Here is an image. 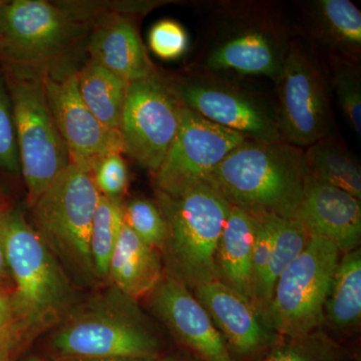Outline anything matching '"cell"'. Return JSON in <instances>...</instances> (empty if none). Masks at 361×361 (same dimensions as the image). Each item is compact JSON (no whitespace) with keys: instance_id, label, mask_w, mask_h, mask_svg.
<instances>
[{"instance_id":"obj_1","label":"cell","mask_w":361,"mask_h":361,"mask_svg":"<svg viewBox=\"0 0 361 361\" xmlns=\"http://www.w3.org/2000/svg\"><path fill=\"white\" fill-rule=\"evenodd\" d=\"M284 11L268 1L216 4L195 71L230 78L265 77L275 85L292 42Z\"/></svg>"},{"instance_id":"obj_2","label":"cell","mask_w":361,"mask_h":361,"mask_svg":"<svg viewBox=\"0 0 361 361\" xmlns=\"http://www.w3.org/2000/svg\"><path fill=\"white\" fill-rule=\"evenodd\" d=\"M308 178L304 149L285 142L247 140L226 157L207 182L230 205L246 212L294 219Z\"/></svg>"},{"instance_id":"obj_3","label":"cell","mask_w":361,"mask_h":361,"mask_svg":"<svg viewBox=\"0 0 361 361\" xmlns=\"http://www.w3.org/2000/svg\"><path fill=\"white\" fill-rule=\"evenodd\" d=\"M49 348L52 360L161 355L139 302L111 285L78 302L54 327Z\"/></svg>"},{"instance_id":"obj_4","label":"cell","mask_w":361,"mask_h":361,"mask_svg":"<svg viewBox=\"0 0 361 361\" xmlns=\"http://www.w3.org/2000/svg\"><path fill=\"white\" fill-rule=\"evenodd\" d=\"M155 193L167 224L161 251L165 275L191 291L218 280L216 252L231 205L208 182L178 193Z\"/></svg>"},{"instance_id":"obj_5","label":"cell","mask_w":361,"mask_h":361,"mask_svg":"<svg viewBox=\"0 0 361 361\" xmlns=\"http://www.w3.org/2000/svg\"><path fill=\"white\" fill-rule=\"evenodd\" d=\"M99 198L92 173L71 161L30 207V224L75 287L102 285L90 253V232Z\"/></svg>"},{"instance_id":"obj_6","label":"cell","mask_w":361,"mask_h":361,"mask_svg":"<svg viewBox=\"0 0 361 361\" xmlns=\"http://www.w3.org/2000/svg\"><path fill=\"white\" fill-rule=\"evenodd\" d=\"M4 228L14 295L37 338L77 305V287L21 209L4 208Z\"/></svg>"},{"instance_id":"obj_7","label":"cell","mask_w":361,"mask_h":361,"mask_svg":"<svg viewBox=\"0 0 361 361\" xmlns=\"http://www.w3.org/2000/svg\"><path fill=\"white\" fill-rule=\"evenodd\" d=\"M4 71L13 106L20 173L30 208L70 166V152L49 110L44 75L6 66Z\"/></svg>"},{"instance_id":"obj_8","label":"cell","mask_w":361,"mask_h":361,"mask_svg":"<svg viewBox=\"0 0 361 361\" xmlns=\"http://www.w3.org/2000/svg\"><path fill=\"white\" fill-rule=\"evenodd\" d=\"M89 28L59 4L7 1L0 33V61L16 70L44 75L68 65L66 56Z\"/></svg>"},{"instance_id":"obj_9","label":"cell","mask_w":361,"mask_h":361,"mask_svg":"<svg viewBox=\"0 0 361 361\" xmlns=\"http://www.w3.org/2000/svg\"><path fill=\"white\" fill-rule=\"evenodd\" d=\"M341 254L332 242L311 237L273 289L262 315L271 331L289 339H301L322 324L325 300Z\"/></svg>"},{"instance_id":"obj_10","label":"cell","mask_w":361,"mask_h":361,"mask_svg":"<svg viewBox=\"0 0 361 361\" xmlns=\"http://www.w3.org/2000/svg\"><path fill=\"white\" fill-rule=\"evenodd\" d=\"M166 78L186 108L210 122L250 141L283 142L276 104L239 78L197 71L184 77Z\"/></svg>"},{"instance_id":"obj_11","label":"cell","mask_w":361,"mask_h":361,"mask_svg":"<svg viewBox=\"0 0 361 361\" xmlns=\"http://www.w3.org/2000/svg\"><path fill=\"white\" fill-rule=\"evenodd\" d=\"M329 85V75L310 45L292 40L276 84L283 142L306 149L331 134Z\"/></svg>"},{"instance_id":"obj_12","label":"cell","mask_w":361,"mask_h":361,"mask_svg":"<svg viewBox=\"0 0 361 361\" xmlns=\"http://www.w3.org/2000/svg\"><path fill=\"white\" fill-rule=\"evenodd\" d=\"M185 106L159 73L130 82L120 126L123 153L155 175L174 141Z\"/></svg>"},{"instance_id":"obj_13","label":"cell","mask_w":361,"mask_h":361,"mask_svg":"<svg viewBox=\"0 0 361 361\" xmlns=\"http://www.w3.org/2000/svg\"><path fill=\"white\" fill-rule=\"evenodd\" d=\"M247 140L185 106L174 141L153 176L155 190L174 194L207 182L226 157Z\"/></svg>"},{"instance_id":"obj_14","label":"cell","mask_w":361,"mask_h":361,"mask_svg":"<svg viewBox=\"0 0 361 361\" xmlns=\"http://www.w3.org/2000/svg\"><path fill=\"white\" fill-rule=\"evenodd\" d=\"M44 85L49 110L71 163L92 173V165L102 157L123 153L120 135L104 128L82 101L77 70L65 65L47 71Z\"/></svg>"},{"instance_id":"obj_15","label":"cell","mask_w":361,"mask_h":361,"mask_svg":"<svg viewBox=\"0 0 361 361\" xmlns=\"http://www.w3.org/2000/svg\"><path fill=\"white\" fill-rule=\"evenodd\" d=\"M148 299L152 312L190 356L198 361H234L210 315L185 285L164 275Z\"/></svg>"},{"instance_id":"obj_16","label":"cell","mask_w":361,"mask_h":361,"mask_svg":"<svg viewBox=\"0 0 361 361\" xmlns=\"http://www.w3.org/2000/svg\"><path fill=\"white\" fill-rule=\"evenodd\" d=\"M294 220L311 237L332 242L342 254L360 248V199L329 183L310 175Z\"/></svg>"},{"instance_id":"obj_17","label":"cell","mask_w":361,"mask_h":361,"mask_svg":"<svg viewBox=\"0 0 361 361\" xmlns=\"http://www.w3.org/2000/svg\"><path fill=\"white\" fill-rule=\"evenodd\" d=\"M192 292L210 315L231 353L249 357L269 345L271 330L257 310L227 285L213 280Z\"/></svg>"},{"instance_id":"obj_18","label":"cell","mask_w":361,"mask_h":361,"mask_svg":"<svg viewBox=\"0 0 361 361\" xmlns=\"http://www.w3.org/2000/svg\"><path fill=\"white\" fill-rule=\"evenodd\" d=\"M90 30L87 45L90 61L104 66L128 84L158 73L130 16L103 14L94 20Z\"/></svg>"},{"instance_id":"obj_19","label":"cell","mask_w":361,"mask_h":361,"mask_svg":"<svg viewBox=\"0 0 361 361\" xmlns=\"http://www.w3.org/2000/svg\"><path fill=\"white\" fill-rule=\"evenodd\" d=\"M258 223L257 216L230 206L215 259L218 280L252 305L253 250Z\"/></svg>"},{"instance_id":"obj_20","label":"cell","mask_w":361,"mask_h":361,"mask_svg":"<svg viewBox=\"0 0 361 361\" xmlns=\"http://www.w3.org/2000/svg\"><path fill=\"white\" fill-rule=\"evenodd\" d=\"M306 26L314 44L331 59L357 65L361 54V13L350 0H314L304 4Z\"/></svg>"},{"instance_id":"obj_21","label":"cell","mask_w":361,"mask_h":361,"mask_svg":"<svg viewBox=\"0 0 361 361\" xmlns=\"http://www.w3.org/2000/svg\"><path fill=\"white\" fill-rule=\"evenodd\" d=\"M164 275L161 252L142 241L123 223L109 266L108 285L139 302L155 290Z\"/></svg>"},{"instance_id":"obj_22","label":"cell","mask_w":361,"mask_h":361,"mask_svg":"<svg viewBox=\"0 0 361 361\" xmlns=\"http://www.w3.org/2000/svg\"><path fill=\"white\" fill-rule=\"evenodd\" d=\"M78 85L85 106L99 123L120 135L129 84L94 61L78 71Z\"/></svg>"},{"instance_id":"obj_23","label":"cell","mask_w":361,"mask_h":361,"mask_svg":"<svg viewBox=\"0 0 361 361\" xmlns=\"http://www.w3.org/2000/svg\"><path fill=\"white\" fill-rule=\"evenodd\" d=\"M337 331H349L361 319L360 248L343 253L334 271L324 305V320Z\"/></svg>"},{"instance_id":"obj_24","label":"cell","mask_w":361,"mask_h":361,"mask_svg":"<svg viewBox=\"0 0 361 361\" xmlns=\"http://www.w3.org/2000/svg\"><path fill=\"white\" fill-rule=\"evenodd\" d=\"M304 158L311 177L361 199V170L341 142L331 135L304 149Z\"/></svg>"},{"instance_id":"obj_25","label":"cell","mask_w":361,"mask_h":361,"mask_svg":"<svg viewBox=\"0 0 361 361\" xmlns=\"http://www.w3.org/2000/svg\"><path fill=\"white\" fill-rule=\"evenodd\" d=\"M310 239V235L300 223L279 218L267 267L254 296V307L261 318L270 302L278 278L302 253Z\"/></svg>"},{"instance_id":"obj_26","label":"cell","mask_w":361,"mask_h":361,"mask_svg":"<svg viewBox=\"0 0 361 361\" xmlns=\"http://www.w3.org/2000/svg\"><path fill=\"white\" fill-rule=\"evenodd\" d=\"M123 203V200L101 196L92 221L90 253L97 276L104 285L108 284L111 255L122 232Z\"/></svg>"},{"instance_id":"obj_27","label":"cell","mask_w":361,"mask_h":361,"mask_svg":"<svg viewBox=\"0 0 361 361\" xmlns=\"http://www.w3.org/2000/svg\"><path fill=\"white\" fill-rule=\"evenodd\" d=\"M123 219L142 241L161 251L167 239V224L156 201L134 198L123 202Z\"/></svg>"},{"instance_id":"obj_28","label":"cell","mask_w":361,"mask_h":361,"mask_svg":"<svg viewBox=\"0 0 361 361\" xmlns=\"http://www.w3.org/2000/svg\"><path fill=\"white\" fill-rule=\"evenodd\" d=\"M35 339L14 290L0 288V351L16 357Z\"/></svg>"},{"instance_id":"obj_29","label":"cell","mask_w":361,"mask_h":361,"mask_svg":"<svg viewBox=\"0 0 361 361\" xmlns=\"http://www.w3.org/2000/svg\"><path fill=\"white\" fill-rule=\"evenodd\" d=\"M331 82L339 106L356 134H361V78L355 63L331 59Z\"/></svg>"},{"instance_id":"obj_30","label":"cell","mask_w":361,"mask_h":361,"mask_svg":"<svg viewBox=\"0 0 361 361\" xmlns=\"http://www.w3.org/2000/svg\"><path fill=\"white\" fill-rule=\"evenodd\" d=\"M121 152L102 157L92 167V176L101 196L123 200L129 186V171Z\"/></svg>"},{"instance_id":"obj_31","label":"cell","mask_w":361,"mask_h":361,"mask_svg":"<svg viewBox=\"0 0 361 361\" xmlns=\"http://www.w3.org/2000/svg\"><path fill=\"white\" fill-rule=\"evenodd\" d=\"M149 47L158 58L176 61L186 54L189 37L184 26L173 20H161L152 26Z\"/></svg>"},{"instance_id":"obj_32","label":"cell","mask_w":361,"mask_h":361,"mask_svg":"<svg viewBox=\"0 0 361 361\" xmlns=\"http://www.w3.org/2000/svg\"><path fill=\"white\" fill-rule=\"evenodd\" d=\"M0 168L11 174H20L13 106L4 80H0Z\"/></svg>"},{"instance_id":"obj_33","label":"cell","mask_w":361,"mask_h":361,"mask_svg":"<svg viewBox=\"0 0 361 361\" xmlns=\"http://www.w3.org/2000/svg\"><path fill=\"white\" fill-rule=\"evenodd\" d=\"M310 336L275 346L261 361H334L330 349Z\"/></svg>"},{"instance_id":"obj_34","label":"cell","mask_w":361,"mask_h":361,"mask_svg":"<svg viewBox=\"0 0 361 361\" xmlns=\"http://www.w3.org/2000/svg\"><path fill=\"white\" fill-rule=\"evenodd\" d=\"M9 206V205H8ZM7 207V206H6ZM4 207V208H6ZM0 209V288L13 290V278L6 260V241H4V210Z\"/></svg>"},{"instance_id":"obj_35","label":"cell","mask_w":361,"mask_h":361,"mask_svg":"<svg viewBox=\"0 0 361 361\" xmlns=\"http://www.w3.org/2000/svg\"><path fill=\"white\" fill-rule=\"evenodd\" d=\"M161 355L137 356V357L65 358L51 361H160Z\"/></svg>"},{"instance_id":"obj_36","label":"cell","mask_w":361,"mask_h":361,"mask_svg":"<svg viewBox=\"0 0 361 361\" xmlns=\"http://www.w3.org/2000/svg\"><path fill=\"white\" fill-rule=\"evenodd\" d=\"M160 361H198L192 356L179 355H161Z\"/></svg>"},{"instance_id":"obj_37","label":"cell","mask_w":361,"mask_h":361,"mask_svg":"<svg viewBox=\"0 0 361 361\" xmlns=\"http://www.w3.org/2000/svg\"><path fill=\"white\" fill-rule=\"evenodd\" d=\"M16 357L6 351H0V361H14Z\"/></svg>"},{"instance_id":"obj_38","label":"cell","mask_w":361,"mask_h":361,"mask_svg":"<svg viewBox=\"0 0 361 361\" xmlns=\"http://www.w3.org/2000/svg\"><path fill=\"white\" fill-rule=\"evenodd\" d=\"M6 206H8L6 197L4 196V191H2L1 187H0V209L4 208Z\"/></svg>"},{"instance_id":"obj_39","label":"cell","mask_w":361,"mask_h":361,"mask_svg":"<svg viewBox=\"0 0 361 361\" xmlns=\"http://www.w3.org/2000/svg\"><path fill=\"white\" fill-rule=\"evenodd\" d=\"M20 361H47L44 358L40 357L39 355H30L23 358Z\"/></svg>"}]
</instances>
